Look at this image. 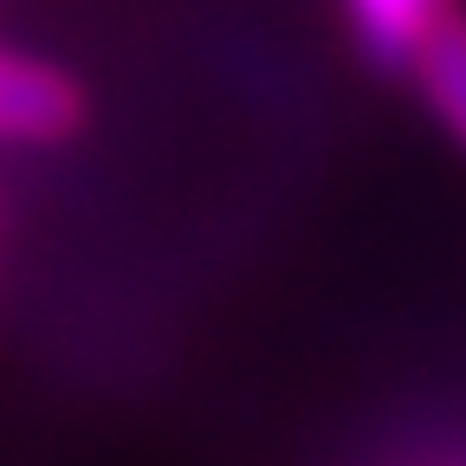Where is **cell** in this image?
<instances>
[{
  "instance_id": "1",
  "label": "cell",
  "mask_w": 466,
  "mask_h": 466,
  "mask_svg": "<svg viewBox=\"0 0 466 466\" xmlns=\"http://www.w3.org/2000/svg\"><path fill=\"white\" fill-rule=\"evenodd\" d=\"M85 124V91L72 72L0 46V143H66Z\"/></svg>"
},
{
  "instance_id": "3",
  "label": "cell",
  "mask_w": 466,
  "mask_h": 466,
  "mask_svg": "<svg viewBox=\"0 0 466 466\" xmlns=\"http://www.w3.org/2000/svg\"><path fill=\"white\" fill-rule=\"evenodd\" d=\"M408 78L421 85L428 110L447 124V137L466 149V14L441 20V33L421 46V58H415V72H408Z\"/></svg>"
},
{
  "instance_id": "2",
  "label": "cell",
  "mask_w": 466,
  "mask_h": 466,
  "mask_svg": "<svg viewBox=\"0 0 466 466\" xmlns=\"http://www.w3.org/2000/svg\"><path fill=\"white\" fill-rule=\"evenodd\" d=\"M337 7H343V26L357 39V52L376 72L408 78L421 46L441 33V20L460 14V0H337Z\"/></svg>"
}]
</instances>
